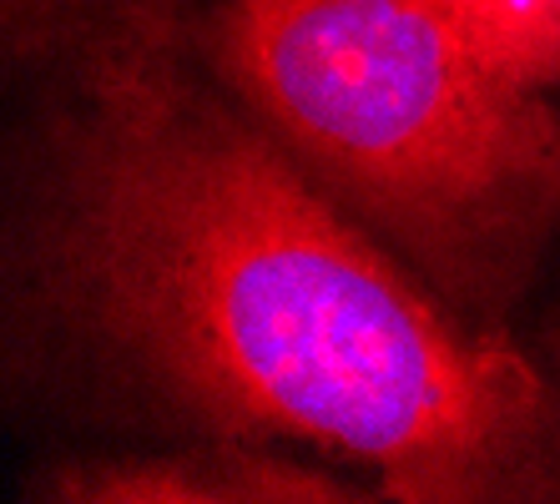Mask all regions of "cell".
Segmentation results:
<instances>
[{
	"label": "cell",
	"mask_w": 560,
	"mask_h": 504,
	"mask_svg": "<svg viewBox=\"0 0 560 504\" xmlns=\"http://www.w3.org/2000/svg\"><path fill=\"white\" fill-rule=\"evenodd\" d=\"M0 11H5V51H11V46H21V40L40 36L51 26L66 11V0H0Z\"/></svg>",
	"instance_id": "cell-5"
},
{
	"label": "cell",
	"mask_w": 560,
	"mask_h": 504,
	"mask_svg": "<svg viewBox=\"0 0 560 504\" xmlns=\"http://www.w3.org/2000/svg\"><path fill=\"white\" fill-rule=\"evenodd\" d=\"M5 61L21 409L112 444H293L389 504H560L556 363L349 218L212 77L183 0H77Z\"/></svg>",
	"instance_id": "cell-1"
},
{
	"label": "cell",
	"mask_w": 560,
	"mask_h": 504,
	"mask_svg": "<svg viewBox=\"0 0 560 504\" xmlns=\"http://www.w3.org/2000/svg\"><path fill=\"white\" fill-rule=\"evenodd\" d=\"M212 77L349 218L480 328H515L560 237V102L475 56L440 0H218Z\"/></svg>",
	"instance_id": "cell-2"
},
{
	"label": "cell",
	"mask_w": 560,
	"mask_h": 504,
	"mask_svg": "<svg viewBox=\"0 0 560 504\" xmlns=\"http://www.w3.org/2000/svg\"><path fill=\"white\" fill-rule=\"evenodd\" d=\"M31 504H374L378 484L293 444L172 439L61 449L21 479Z\"/></svg>",
	"instance_id": "cell-3"
},
{
	"label": "cell",
	"mask_w": 560,
	"mask_h": 504,
	"mask_svg": "<svg viewBox=\"0 0 560 504\" xmlns=\"http://www.w3.org/2000/svg\"><path fill=\"white\" fill-rule=\"evenodd\" d=\"M550 363H556V374H560V349H556V359H550Z\"/></svg>",
	"instance_id": "cell-6"
},
{
	"label": "cell",
	"mask_w": 560,
	"mask_h": 504,
	"mask_svg": "<svg viewBox=\"0 0 560 504\" xmlns=\"http://www.w3.org/2000/svg\"><path fill=\"white\" fill-rule=\"evenodd\" d=\"M459 36L515 86H560V0H440Z\"/></svg>",
	"instance_id": "cell-4"
},
{
	"label": "cell",
	"mask_w": 560,
	"mask_h": 504,
	"mask_svg": "<svg viewBox=\"0 0 560 504\" xmlns=\"http://www.w3.org/2000/svg\"><path fill=\"white\" fill-rule=\"evenodd\" d=\"M66 5H77V0H66Z\"/></svg>",
	"instance_id": "cell-7"
}]
</instances>
